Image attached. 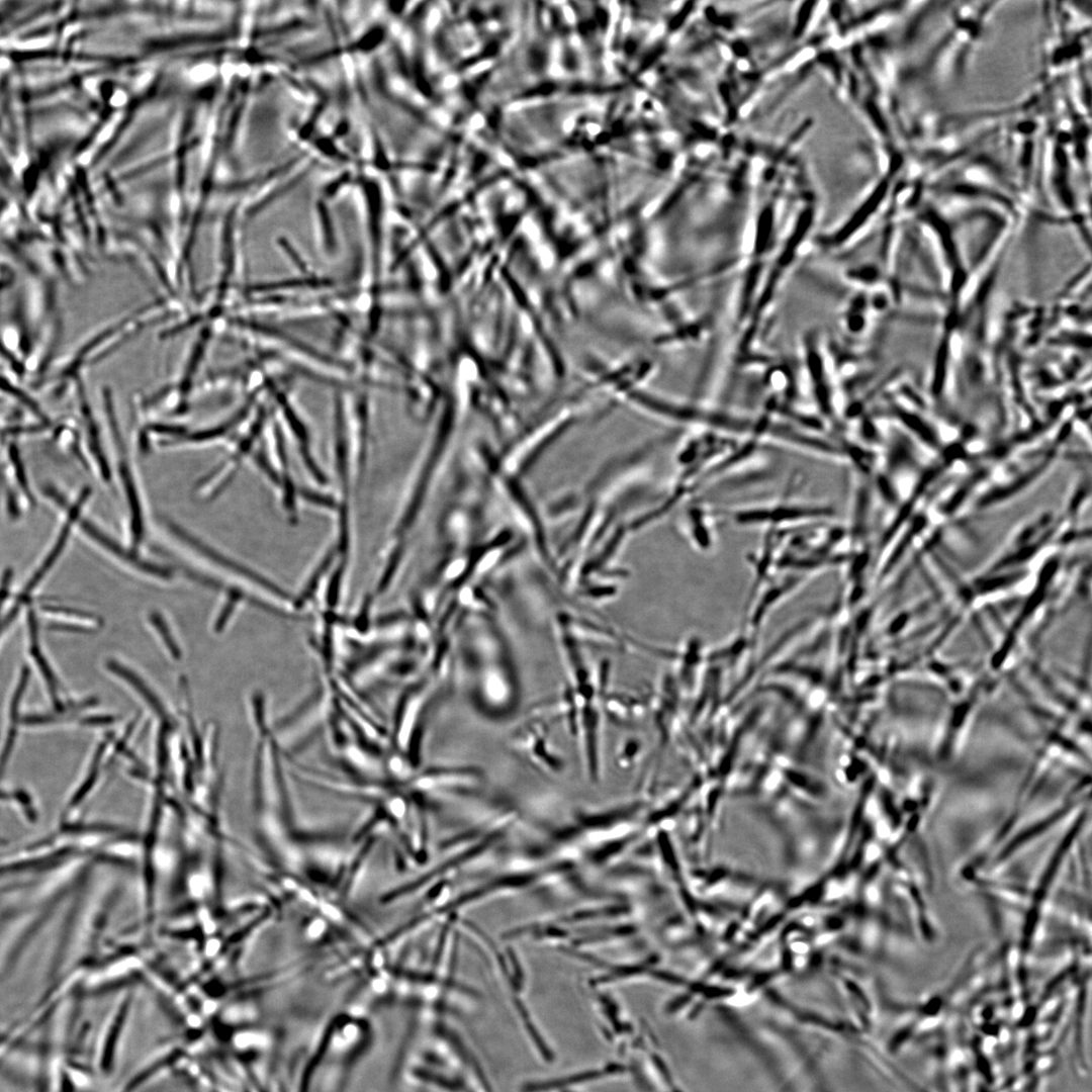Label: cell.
I'll use <instances>...</instances> for the list:
<instances>
[{"label":"cell","mask_w":1092,"mask_h":1092,"mask_svg":"<svg viewBox=\"0 0 1092 1092\" xmlns=\"http://www.w3.org/2000/svg\"><path fill=\"white\" fill-rule=\"evenodd\" d=\"M107 415L110 431L115 444L118 459V471L123 485V490L130 511V530L132 543L136 546L141 543L144 535V520L136 485L128 464L124 444L120 437L117 422L114 416L110 399L106 401Z\"/></svg>","instance_id":"6da1fadb"},{"label":"cell","mask_w":1092,"mask_h":1092,"mask_svg":"<svg viewBox=\"0 0 1092 1092\" xmlns=\"http://www.w3.org/2000/svg\"><path fill=\"white\" fill-rule=\"evenodd\" d=\"M167 525H168L169 529L172 531V533L175 536H177L181 541H183L189 547L194 549L197 553H199V554L203 555L204 557H206L208 560L212 561L213 563H216V564L220 565L221 567L228 569L231 572H234L235 574H237V575H239V576H241V577H243L245 579L253 581V583L257 584L258 586H261V587H264V588L268 589L269 592H271L274 595H277V596H280V597H283V598L285 597L284 594L276 585H274L273 583L268 581L265 577L259 575L257 572L253 571L250 568L245 567L244 565L238 563L235 560L229 559L226 556H224L221 553L215 551L214 549L209 547L207 544L201 542L196 537L190 535V533H188L184 529L180 528L179 526H177V525H175V524H173L171 522H167Z\"/></svg>","instance_id":"7a4b0ae2"},{"label":"cell","mask_w":1092,"mask_h":1092,"mask_svg":"<svg viewBox=\"0 0 1092 1092\" xmlns=\"http://www.w3.org/2000/svg\"><path fill=\"white\" fill-rule=\"evenodd\" d=\"M89 494H90V488L85 487L81 491V493L78 496L77 500L75 502L74 507H72L69 510V514H68V517H67L66 524H64V526H63V528H62V530H61V532H60V534L58 536V539L56 540V542H55L54 546L52 547L50 553L48 554L46 559L42 561L39 568L34 572L33 576L28 580L26 586L23 589V595L24 596L27 595L29 592L34 589V587L39 583V581H41V579L44 577L47 572L52 568V566L54 565L56 560L59 558L60 554L63 551V548L65 547V545L67 543V540H68L69 533H70V530L72 528V525L76 521V519H77V517H78V515H79V513H80V511L82 509V506L84 505V503L87 499V497L89 496Z\"/></svg>","instance_id":"3957f363"},{"label":"cell","mask_w":1092,"mask_h":1092,"mask_svg":"<svg viewBox=\"0 0 1092 1092\" xmlns=\"http://www.w3.org/2000/svg\"><path fill=\"white\" fill-rule=\"evenodd\" d=\"M82 528L88 536L98 542L102 547L106 548L112 554L119 557L123 561L131 564L138 569L163 579H169L172 577V573L168 569L140 559L139 556L124 549L122 546H120L115 541L106 536L104 533H102L100 530H98L90 522H83Z\"/></svg>","instance_id":"277c9868"},{"label":"cell","mask_w":1092,"mask_h":1092,"mask_svg":"<svg viewBox=\"0 0 1092 1092\" xmlns=\"http://www.w3.org/2000/svg\"><path fill=\"white\" fill-rule=\"evenodd\" d=\"M624 1071V1066L612 1064L605 1067L604 1069L589 1070L566 1078L529 1083L523 1086L522 1092H547L550 1090L565 1087L573 1083L586 1082L589 1080L601 1078L606 1075L619 1074Z\"/></svg>","instance_id":"5b68a950"},{"label":"cell","mask_w":1092,"mask_h":1092,"mask_svg":"<svg viewBox=\"0 0 1092 1092\" xmlns=\"http://www.w3.org/2000/svg\"><path fill=\"white\" fill-rule=\"evenodd\" d=\"M254 398H255V395H252V397L249 399V401L229 422H226V423H224V424H222L220 426H217L215 428L209 429V430H204V431H199V432L193 433V434L188 435L186 437H182V436L175 437L172 441H166V442H163V444L170 445V444L185 443V442L197 443V442H203V441H208V440H212V439H215V438H219L220 436L228 433L231 428H233L234 426L239 424L247 416V414L249 412V408L251 407V405L253 403Z\"/></svg>","instance_id":"8992f818"},{"label":"cell","mask_w":1092,"mask_h":1092,"mask_svg":"<svg viewBox=\"0 0 1092 1092\" xmlns=\"http://www.w3.org/2000/svg\"><path fill=\"white\" fill-rule=\"evenodd\" d=\"M209 336H210V331H209V329L207 327L204 328L202 330V332L200 333V335H199V338H198V340H197V342L195 344V347H194V349H193V351H192V353L190 355V358L188 360V365L186 367L184 375H183V377L181 379V383H180L179 388H180V391H181L182 394H187L189 392L190 388H191V383H192L193 376L196 373V370H197L198 365L200 363V360L202 358L203 352L205 350L206 344H207V342L209 340Z\"/></svg>","instance_id":"52a82bcc"}]
</instances>
